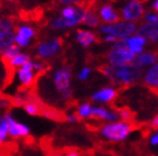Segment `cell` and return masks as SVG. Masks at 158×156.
Wrapping results in <instances>:
<instances>
[{"mask_svg": "<svg viewBox=\"0 0 158 156\" xmlns=\"http://www.w3.org/2000/svg\"><path fill=\"white\" fill-rule=\"evenodd\" d=\"M8 114V120H9V136L14 139H18V138H25L29 136L31 134V129L27 125L21 124L16 122L11 117L9 113Z\"/></svg>", "mask_w": 158, "mask_h": 156, "instance_id": "9c48e42d", "label": "cell"}, {"mask_svg": "<svg viewBox=\"0 0 158 156\" xmlns=\"http://www.w3.org/2000/svg\"><path fill=\"white\" fill-rule=\"evenodd\" d=\"M15 41L17 42V45L20 46V47H26V46H28V44H29V39L25 38L24 36L17 33L15 37Z\"/></svg>", "mask_w": 158, "mask_h": 156, "instance_id": "83f0119b", "label": "cell"}, {"mask_svg": "<svg viewBox=\"0 0 158 156\" xmlns=\"http://www.w3.org/2000/svg\"><path fill=\"white\" fill-rule=\"evenodd\" d=\"M89 74H90V69L89 68H84L82 70V72H81V74H80L79 75V78L80 79H86V78H88V76H89Z\"/></svg>", "mask_w": 158, "mask_h": 156, "instance_id": "1f68e13d", "label": "cell"}, {"mask_svg": "<svg viewBox=\"0 0 158 156\" xmlns=\"http://www.w3.org/2000/svg\"><path fill=\"white\" fill-rule=\"evenodd\" d=\"M104 40H106V41H108V42H116L117 40H118V38H117V37H114V36H111V35H108V36L104 38Z\"/></svg>", "mask_w": 158, "mask_h": 156, "instance_id": "d6a6232c", "label": "cell"}, {"mask_svg": "<svg viewBox=\"0 0 158 156\" xmlns=\"http://www.w3.org/2000/svg\"><path fill=\"white\" fill-rule=\"evenodd\" d=\"M0 156H2V153H1V150H0Z\"/></svg>", "mask_w": 158, "mask_h": 156, "instance_id": "74e56055", "label": "cell"}, {"mask_svg": "<svg viewBox=\"0 0 158 156\" xmlns=\"http://www.w3.org/2000/svg\"><path fill=\"white\" fill-rule=\"evenodd\" d=\"M137 36L143 37L145 39H148L152 44L158 42V24H147L143 25L137 30Z\"/></svg>", "mask_w": 158, "mask_h": 156, "instance_id": "7c38bea8", "label": "cell"}, {"mask_svg": "<svg viewBox=\"0 0 158 156\" xmlns=\"http://www.w3.org/2000/svg\"><path fill=\"white\" fill-rule=\"evenodd\" d=\"M137 128L135 122H113L106 123L99 128L100 135L109 142H123L126 141L131 133Z\"/></svg>", "mask_w": 158, "mask_h": 156, "instance_id": "7a4b0ae2", "label": "cell"}, {"mask_svg": "<svg viewBox=\"0 0 158 156\" xmlns=\"http://www.w3.org/2000/svg\"><path fill=\"white\" fill-rule=\"evenodd\" d=\"M80 117L76 115V113L74 114L66 115V122H70V123H76V122H80Z\"/></svg>", "mask_w": 158, "mask_h": 156, "instance_id": "f546056e", "label": "cell"}, {"mask_svg": "<svg viewBox=\"0 0 158 156\" xmlns=\"http://www.w3.org/2000/svg\"><path fill=\"white\" fill-rule=\"evenodd\" d=\"M149 144L152 145V146H157L158 145V131L152 133V135L149 136Z\"/></svg>", "mask_w": 158, "mask_h": 156, "instance_id": "f1b7e54d", "label": "cell"}, {"mask_svg": "<svg viewBox=\"0 0 158 156\" xmlns=\"http://www.w3.org/2000/svg\"><path fill=\"white\" fill-rule=\"evenodd\" d=\"M9 1H14V0H9Z\"/></svg>", "mask_w": 158, "mask_h": 156, "instance_id": "f35d334b", "label": "cell"}, {"mask_svg": "<svg viewBox=\"0 0 158 156\" xmlns=\"http://www.w3.org/2000/svg\"><path fill=\"white\" fill-rule=\"evenodd\" d=\"M76 39L77 41L83 46V47H88L93 42H101V39L99 38L97 33H92V31H88V30H77V35H76Z\"/></svg>", "mask_w": 158, "mask_h": 156, "instance_id": "5bb4252c", "label": "cell"}, {"mask_svg": "<svg viewBox=\"0 0 158 156\" xmlns=\"http://www.w3.org/2000/svg\"><path fill=\"white\" fill-rule=\"evenodd\" d=\"M15 30H16V33H18L19 35L24 36L25 38H27V39H31V37L35 36L34 29L31 27H28V26H24V27H20V28L15 27Z\"/></svg>", "mask_w": 158, "mask_h": 156, "instance_id": "cb8c5ba5", "label": "cell"}, {"mask_svg": "<svg viewBox=\"0 0 158 156\" xmlns=\"http://www.w3.org/2000/svg\"><path fill=\"white\" fill-rule=\"evenodd\" d=\"M143 84L148 88H158V64L149 69L143 78Z\"/></svg>", "mask_w": 158, "mask_h": 156, "instance_id": "2e32d148", "label": "cell"}, {"mask_svg": "<svg viewBox=\"0 0 158 156\" xmlns=\"http://www.w3.org/2000/svg\"><path fill=\"white\" fill-rule=\"evenodd\" d=\"M99 72L108 77L113 85L118 86V89L122 90L129 88L132 84L137 83L141 76L143 70L140 67L135 66L134 64H128L123 66H112L110 64H102L98 66Z\"/></svg>", "mask_w": 158, "mask_h": 156, "instance_id": "6da1fadb", "label": "cell"}, {"mask_svg": "<svg viewBox=\"0 0 158 156\" xmlns=\"http://www.w3.org/2000/svg\"><path fill=\"white\" fill-rule=\"evenodd\" d=\"M64 44V39L62 37H58V38L51 39L48 41L43 42L38 46L37 48V55L40 58H48L52 57L53 55H55L60 50L62 46Z\"/></svg>", "mask_w": 158, "mask_h": 156, "instance_id": "52a82bcc", "label": "cell"}, {"mask_svg": "<svg viewBox=\"0 0 158 156\" xmlns=\"http://www.w3.org/2000/svg\"><path fill=\"white\" fill-rule=\"evenodd\" d=\"M5 57V56H3ZM8 58V57H7ZM10 59V63H11V65L15 68H20V67H23L24 65H26V64H28L29 61H31V58H29V56H27V55H24V54H19L17 55L16 57L14 58H9Z\"/></svg>", "mask_w": 158, "mask_h": 156, "instance_id": "7402d4cb", "label": "cell"}, {"mask_svg": "<svg viewBox=\"0 0 158 156\" xmlns=\"http://www.w3.org/2000/svg\"><path fill=\"white\" fill-rule=\"evenodd\" d=\"M145 20L149 24H158V12H155V14H152L150 11H148L145 15Z\"/></svg>", "mask_w": 158, "mask_h": 156, "instance_id": "4316f807", "label": "cell"}, {"mask_svg": "<svg viewBox=\"0 0 158 156\" xmlns=\"http://www.w3.org/2000/svg\"><path fill=\"white\" fill-rule=\"evenodd\" d=\"M49 156H65V154H63V153H58V152H56V153H52Z\"/></svg>", "mask_w": 158, "mask_h": 156, "instance_id": "d590c367", "label": "cell"}, {"mask_svg": "<svg viewBox=\"0 0 158 156\" xmlns=\"http://www.w3.org/2000/svg\"><path fill=\"white\" fill-rule=\"evenodd\" d=\"M86 9L83 7H76V14L71 17V18H64V17H60V18H55L54 20L51 22V26L53 28H67V27H73L75 25L82 22L83 18L85 16Z\"/></svg>", "mask_w": 158, "mask_h": 156, "instance_id": "8992f818", "label": "cell"}, {"mask_svg": "<svg viewBox=\"0 0 158 156\" xmlns=\"http://www.w3.org/2000/svg\"><path fill=\"white\" fill-rule=\"evenodd\" d=\"M152 10L155 12H158V0H155L154 3H152Z\"/></svg>", "mask_w": 158, "mask_h": 156, "instance_id": "e575fe53", "label": "cell"}, {"mask_svg": "<svg viewBox=\"0 0 158 156\" xmlns=\"http://www.w3.org/2000/svg\"><path fill=\"white\" fill-rule=\"evenodd\" d=\"M40 116H44L48 119L56 120V122H63V120H66V115L62 113L61 111H58L56 108L51 107V106L44 105L42 109V114Z\"/></svg>", "mask_w": 158, "mask_h": 156, "instance_id": "9a60e30c", "label": "cell"}, {"mask_svg": "<svg viewBox=\"0 0 158 156\" xmlns=\"http://www.w3.org/2000/svg\"><path fill=\"white\" fill-rule=\"evenodd\" d=\"M149 126H150V128L152 129H158V114L156 115L154 118H152V120H150V123H149Z\"/></svg>", "mask_w": 158, "mask_h": 156, "instance_id": "4dcf8cb0", "label": "cell"}, {"mask_svg": "<svg viewBox=\"0 0 158 156\" xmlns=\"http://www.w3.org/2000/svg\"><path fill=\"white\" fill-rule=\"evenodd\" d=\"M156 61H158V49H155L154 51L140 53L138 54V56H136L132 64L137 67H143L147 65L155 64Z\"/></svg>", "mask_w": 158, "mask_h": 156, "instance_id": "4fadbf2b", "label": "cell"}, {"mask_svg": "<svg viewBox=\"0 0 158 156\" xmlns=\"http://www.w3.org/2000/svg\"><path fill=\"white\" fill-rule=\"evenodd\" d=\"M136 1H138V2H140V3H143V2H147L148 0H136Z\"/></svg>", "mask_w": 158, "mask_h": 156, "instance_id": "8d00e7d4", "label": "cell"}, {"mask_svg": "<svg viewBox=\"0 0 158 156\" xmlns=\"http://www.w3.org/2000/svg\"><path fill=\"white\" fill-rule=\"evenodd\" d=\"M76 14V8L73 6H67L62 10V16L64 18H71Z\"/></svg>", "mask_w": 158, "mask_h": 156, "instance_id": "484cf974", "label": "cell"}, {"mask_svg": "<svg viewBox=\"0 0 158 156\" xmlns=\"http://www.w3.org/2000/svg\"><path fill=\"white\" fill-rule=\"evenodd\" d=\"M9 136V120L8 114H5L0 117V145H5L8 141Z\"/></svg>", "mask_w": 158, "mask_h": 156, "instance_id": "d6986e66", "label": "cell"}, {"mask_svg": "<svg viewBox=\"0 0 158 156\" xmlns=\"http://www.w3.org/2000/svg\"><path fill=\"white\" fill-rule=\"evenodd\" d=\"M14 24H12V19L10 18H3L0 19V38L9 30H12Z\"/></svg>", "mask_w": 158, "mask_h": 156, "instance_id": "603a6c76", "label": "cell"}, {"mask_svg": "<svg viewBox=\"0 0 158 156\" xmlns=\"http://www.w3.org/2000/svg\"><path fill=\"white\" fill-rule=\"evenodd\" d=\"M120 90L114 89L112 87H106L104 89L98 92V93L93 94L91 97V99L93 102L97 103H106V104H113V102L117 99V97L119 96Z\"/></svg>", "mask_w": 158, "mask_h": 156, "instance_id": "30bf717a", "label": "cell"}, {"mask_svg": "<svg viewBox=\"0 0 158 156\" xmlns=\"http://www.w3.org/2000/svg\"><path fill=\"white\" fill-rule=\"evenodd\" d=\"M106 57L110 65H112V66H123V65H128V64L132 63V60H135V58H136V55L128 48L119 49V50L111 49L109 53H106Z\"/></svg>", "mask_w": 158, "mask_h": 156, "instance_id": "277c9868", "label": "cell"}, {"mask_svg": "<svg viewBox=\"0 0 158 156\" xmlns=\"http://www.w3.org/2000/svg\"><path fill=\"white\" fill-rule=\"evenodd\" d=\"M92 111H93V107L91 106V104L89 103H85L80 105L76 109V115L80 117V119H85V118H91L92 116Z\"/></svg>", "mask_w": 158, "mask_h": 156, "instance_id": "44dd1931", "label": "cell"}, {"mask_svg": "<svg viewBox=\"0 0 158 156\" xmlns=\"http://www.w3.org/2000/svg\"><path fill=\"white\" fill-rule=\"evenodd\" d=\"M65 156H80V154L74 150H67L66 153H65Z\"/></svg>", "mask_w": 158, "mask_h": 156, "instance_id": "836d02e7", "label": "cell"}, {"mask_svg": "<svg viewBox=\"0 0 158 156\" xmlns=\"http://www.w3.org/2000/svg\"><path fill=\"white\" fill-rule=\"evenodd\" d=\"M127 42H128V49L131 50L132 53H141L143 51V47L146 45V39L143 38V37H139V36H136V37H131V38H128L127 39Z\"/></svg>", "mask_w": 158, "mask_h": 156, "instance_id": "ac0fdd59", "label": "cell"}, {"mask_svg": "<svg viewBox=\"0 0 158 156\" xmlns=\"http://www.w3.org/2000/svg\"><path fill=\"white\" fill-rule=\"evenodd\" d=\"M100 16L102 18V21L108 25L118 24L119 21L120 22L122 21L121 17H120V12L113 9V6L111 3H104L100 7Z\"/></svg>", "mask_w": 158, "mask_h": 156, "instance_id": "8fae6325", "label": "cell"}, {"mask_svg": "<svg viewBox=\"0 0 158 156\" xmlns=\"http://www.w3.org/2000/svg\"><path fill=\"white\" fill-rule=\"evenodd\" d=\"M82 24H84L85 26H89V27H98L101 25V19L99 18L97 11H95V8H91V9L86 10L85 12V16L83 18Z\"/></svg>", "mask_w": 158, "mask_h": 156, "instance_id": "e0dca14e", "label": "cell"}, {"mask_svg": "<svg viewBox=\"0 0 158 156\" xmlns=\"http://www.w3.org/2000/svg\"><path fill=\"white\" fill-rule=\"evenodd\" d=\"M17 55H19V46L17 45H11L10 47H8L1 53V56H5V57L8 58H14Z\"/></svg>", "mask_w": 158, "mask_h": 156, "instance_id": "d4e9b609", "label": "cell"}, {"mask_svg": "<svg viewBox=\"0 0 158 156\" xmlns=\"http://www.w3.org/2000/svg\"><path fill=\"white\" fill-rule=\"evenodd\" d=\"M71 75H72V70H71V67L67 65H64L54 74V85L58 92L64 93L65 90L70 89Z\"/></svg>", "mask_w": 158, "mask_h": 156, "instance_id": "ba28073f", "label": "cell"}, {"mask_svg": "<svg viewBox=\"0 0 158 156\" xmlns=\"http://www.w3.org/2000/svg\"><path fill=\"white\" fill-rule=\"evenodd\" d=\"M138 25L134 21H128V22H118L114 25H106L101 27L100 31L103 33H108L111 36L117 37L118 39L128 38L129 35L136 31Z\"/></svg>", "mask_w": 158, "mask_h": 156, "instance_id": "3957f363", "label": "cell"}, {"mask_svg": "<svg viewBox=\"0 0 158 156\" xmlns=\"http://www.w3.org/2000/svg\"><path fill=\"white\" fill-rule=\"evenodd\" d=\"M119 12H120L121 20L136 21L143 17V15L145 14V8L143 3L138 2L136 0H129L127 5Z\"/></svg>", "mask_w": 158, "mask_h": 156, "instance_id": "5b68a950", "label": "cell"}, {"mask_svg": "<svg viewBox=\"0 0 158 156\" xmlns=\"http://www.w3.org/2000/svg\"><path fill=\"white\" fill-rule=\"evenodd\" d=\"M110 107L114 109L116 111H118V114L120 115V118L125 122H134L135 119V113L131 111L128 106H120L117 107L114 105H110Z\"/></svg>", "mask_w": 158, "mask_h": 156, "instance_id": "ffe728a7", "label": "cell"}]
</instances>
